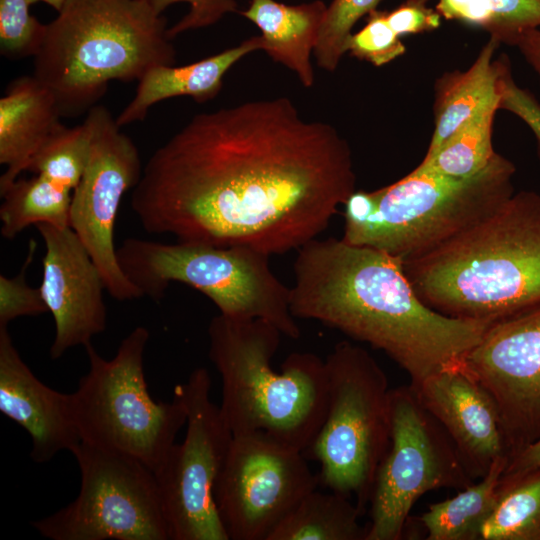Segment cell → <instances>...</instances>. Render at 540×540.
<instances>
[{
  "instance_id": "16",
  "label": "cell",
  "mask_w": 540,
  "mask_h": 540,
  "mask_svg": "<svg viewBox=\"0 0 540 540\" xmlns=\"http://www.w3.org/2000/svg\"><path fill=\"white\" fill-rule=\"evenodd\" d=\"M45 245L40 285L55 322L50 357L56 360L72 347L86 346L106 328L102 275L70 227L35 225Z\"/></svg>"
},
{
  "instance_id": "31",
  "label": "cell",
  "mask_w": 540,
  "mask_h": 540,
  "mask_svg": "<svg viewBox=\"0 0 540 540\" xmlns=\"http://www.w3.org/2000/svg\"><path fill=\"white\" fill-rule=\"evenodd\" d=\"M29 0H0V52L17 60L34 57L43 43L46 24L30 13Z\"/></svg>"
},
{
  "instance_id": "15",
  "label": "cell",
  "mask_w": 540,
  "mask_h": 540,
  "mask_svg": "<svg viewBox=\"0 0 540 540\" xmlns=\"http://www.w3.org/2000/svg\"><path fill=\"white\" fill-rule=\"evenodd\" d=\"M496 403L509 456L540 437V303L494 321L463 360Z\"/></svg>"
},
{
  "instance_id": "20",
  "label": "cell",
  "mask_w": 540,
  "mask_h": 540,
  "mask_svg": "<svg viewBox=\"0 0 540 540\" xmlns=\"http://www.w3.org/2000/svg\"><path fill=\"white\" fill-rule=\"evenodd\" d=\"M500 43L489 38L476 60L465 71L442 75L435 84V127L425 157L432 155L465 121L489 110H498L503 74L509 59H494Z\"/></svg>"
},
{
  "instance_id": "33",
  "label": "cell",
  "mask_w": 540,
  "mask_h": 540,
  "mask_svg": "<svg viewBox=\"0 0 540 540\" xmlns=\"http://www.w3.org/2000/svg\"><path fill=\"white\" fill-rule=\"evenodd\" d=\"M36 249L37 243L30 240L21 271L12 278L0 275V328H7L9 322L21 316H36L49 312L40 287L29 286L25 278Z\"/></svg>"
},
{
  "instance_id": "21",
  "label": "cell",
  "mask_w": 540,
  "mask_h": 540,
  "mask_svg": "<svg viewBox=\"0 0 540 540\" xmlns=\"http://www.w3.org/2000/svg\"><path fill=\"white\" fill-rule=\"evenodd\" d=\"M262 48V38L257 35L188 65L151 68L138 81L133 99L116 117L117 124L123 127L142 121L154 104L169 98L190 96L198 103L214 99L222 89L227 71L247 54Z\"/></svg>"
},
{
  "instance_id": "7",
  "label": "cell",
  "mask_w": 540,
  "mask_h": 540,
  "mask_svg": "<svg viewBox=\"0 0 540 540\" xmlns=\"http://www.w3.org/2000/svg\"><path fill=\"white\" fill-rule=\"evenodd\" d=\"M117 257L128 279L154 301L164 297L171 282H181L206 295L222 315L264 320L292 339L301 335L291 312L290 288L273 273L270 256L263 252L127 238L117 248Z\"/></svg>"
},
{
  "instance_id": "10",
  "label": "cell",
  "mask_w": 540,
  "mask_h": 540,
  "mask_svg": "<svg viewBox=\"0 0 540 540\" xmlns=\"http://www.w3.org/2000/svg\"><path fill=\"white\" fill-rule=\"evenodd\" d=\"M81 474L74 501L31 522L51 540H170L156 477L130 456L80 441L70 451Z\"/></svg>"
},
{
  "instance_id": "13",
  "label": "cell",
  "mask_w": 540,
  "mask_h": 540,
  "mask_svg": "<svg viewBox=\"0 0 540 540\" xmlns=\"http://www.w3.org/2000/svg\"><path fill=\"white\" fill-rule=\"evenodd\" d=\"M84 120L90 128V151L72 194L69 227L98 267L108 293L119 301L140 298L142 292L119 264L114 230L121 200L138 184L144 166L135 143L107 107L93 106Z\"/></svg>"
},
{
  "instance_id": "25",
  "label": "cell",
  "mask_w": 540,
  "mask_h": 540,
  "mask_svg": "<svg viewBox=\"0 0 540 540\" xmlns=\"http://www.w3.org/2000/svg\"><path fill=\"white\" fill-rule=\"evenodd\" d=\"M73 190L44 174L16 179L1 195V234L14 239L30 225L69 227Z\"/></svg>"
},
{
  "instance_id": "30",
  "label": "cell",
  "mask_w": 540,
  "mask_h": 540,
  "mask_svg": "<svg viewBox=\"0 0 540 540\" xmlns=\"http://www.w3.org/2000/svg\"><path fill=\"white\" fill-rule=\"evenodd\" d=\"M382 0H332L327 5L314 57L320 68L334 72L343 55L356 22L375 10Z\"/></svg>"
},
{
  "instance_id": "39",
  "label": "cell",
  "mask_w": 540,
  "mask_h": 540,
  "mask_svg": "<svg viewBox=\"0 0 540 540\" xmlns=\"http://www.w3.org/2000/svg\"><path fill=\"white\" fill-rule=\"evenodd\" d=\"M31 4L37 2H44L49 6L53 7L57 12L62 8L66 0H29Z\"/></svg>"
},
{
  "instance_id": "3",
  "label": "cell",
  "mask_w": 540,
  "mask_h": 540,
  "mask_svg": "<svg viewBox=\"0 0 540 540\" xmlns=\"http://www.w3.org/2000/svg\"><path fill=\"white\" fill-rule=\"evenodd\" d=\"M403 268L444 315L496 321L540 303V194L514 193L492 214Z\"/></svg>"
},
{
  "instance_id": "19",
  "label": "cell",
  "mask_w": 540,
  "mask_h": 540,
  "mask_svg": "<svg viewBox=\"0 0 540 540\" xmlns=\"http://www.w3.org/2000/svg\"><path fill=\"white\" fill-rule=\"evenodd\" d=\"M51 90L34 75L14 79L0 99V177L2 194L27 170L33 156L62 125Z\"/></svg>"
},
{
  "instance_id": "2",
  "label": "cell",
  "mask_w": 540,
  "mask_h": 540,
  "mask_svg": "<svg viewBox=\"0 0 540 540\" xmlns=\"http://www.w3.org/2000/svg\"><path fill=\"white\" fill-rule=\"evenodd\" d=\"M290 307L383 351L417 383L463 362L494 321L450 317L426 305L401 260L342 239L298 249Z\"/></svg>"
},
{
  "instance_id": "35",
  "label": "cell",
  "mask_w": 540,
  "mask_h": 540,
  "mask_svg": "<svg viewBox=\"0 0 540 540\" xmlns=\"http://www.w3.org/2000/svg\"><path fill=\"white\" fill-rule=\"evenodd\" d=\"M499 109L515 114L531 129L537 141L540 157V104L530 91L517 86L512 77L510 62L503 74Z\"/></svg>"
},
{
  "instance_id": "24",
  "label": "cell",
  "mask_w": 540,
  "mask_h": 540,
  "mask_svg": "<svg viewBox=\"0 0 540 540\" xmlns=\"http://www.w3.org/2000/svg\"><path fill=\"white\" fill-rule=\"evenodd\" d=\"M362 514L349 497L317 489L308 493L273 531L269 540H366Z\"/></svg>"
},
{
  "instance_id": "29",
  "label": "cell",
  "mask_w": 540,
  "mask_h": 540,
  "mask_svg": "<svg viewBox=\"0 0 540 540\" xmlns=\"http://www.w3.org/2000/svg\"><path fill=\"white\" fill-rule=\"evenodd\" d=\"M90 141L85 120L74 127L62 124L33 156L26 171L44 174L74 191L88 161Z\"/></svg>"
},
{
  "instance_id": "9",
  "label": "cell",
  "mask_w": 540,
  "mask_h": 540,
  "mask_svg": "<svg viewBox=\"0 0 540 540\" xmlns=\"http://www.w3.org/2000/svg\"><path fill=\"white\" fill-rule=\"evenodd\" d=\"M328 379L323 423L303 452L320 463L319 482L354 496L363 513L390 444L387 376L364 348L337 343L325 359Z\"/></svg>"
},
{
  "instance_id": "11",
  "label": "cell",
  "mask_w": 540,
  "mask_h": 540,
  "mask_svg": "<svg viewBox=\"0 0 540 540\" xmlns=\"http://www.w3.org/2000/svg\"><path fill=\"white\" fill-rule=\"evenodd\" d=\"M473 483L451 438L411 386L390 390V444L370 497L366 540H399L428 491Z\"/></svg>"
},
{
  "instance_id": "8",
  "label": "cell",
  "mask_w": 540,
  "mask_h": 540,
  "mask_svg": "<svg viewBox=\"0 0 540 540\" xmlns=\"http://www.w3.org/2000/svg\"><path fill=\"white\" fill-rule=\"evenodd\" d=\"M150 333L138 326L107 360L92 343L85 347L89 370L71 393L81 441L137 459L158 470L186 424V409L173 395L156 402L147 388L143 356Z\"/></svg>"
},
{
  "instance_id": "34",
  "label": "cell",
  "mask_w": 540,
  "mask_h": 540,
  "mask_svg": "<svg viewBox=\"0 0 540 540\" xmlns=\"http://www.w3.org/2000/svg\"><path fill=\"white\" fill-rule=\"evenodd\" d=\"M157 14L177 2H186L190 8L172 27L168 28V36L173 39L177 35L211 26L220 21L226 14L238 12L236 0H143Z\"/></svg>"
},
{
  "instance_id": "36",
  "label": "cell",
  "mask_w": 540,
  "mask_h": 540,
  "mask_svg": "<svg viewBox=\"0 0 540 540\" xmlns=\"http://www.w3.org/2000/svg\"><path fill=\"white\" fill-rule=\"evenodd\" d=\"M387 21L401 37L435 30L441 25V15L426 4L405 1L397 8L387 11Z\"/></svg>"
},
{
  "instance_id": "27",
  "label": "cell",
  "mask_w": 540,
  "mask_h": 540,
  "mask_svg": "<svg viewBox=\"0 0 540 540\" xmlns=\"http://www.w3.org/2000/svg\"><path fill=\"white\" fill-rule=\"evenodd\" d=\"M435 10L446 20L479 27L511 46L523 31L540 27V0H438Z\"/></svg>"
},
{
  "instance_id": "23",
  "label": "cell",
  "mask_w": 540,
  "mask_h": 540,
  "mask_svg": "<svg viewBox=\"0 0 540 540\" xmlns=\"http://www.w3.org/2000/svg\"><path fill=\"white\" fill-rule=\"evenodd\" d=\"M508 455L496 458L479 483H472L454 497L431 504L420 517L427 540H480L485 521L498 498Z\"/></svg>"
},
{
  "instance_id": "32",
  "label": "cell",
  "mask_w": 540,
  "mask_h": 540,
  "mask_svg": "<svg viewBox=\"0 0 540 540\" xmlns=\"http://www.w3.org/2000/svg\"><path fill=\"white\" fill-rule=\"evenodd\" d=\"M386 14L387 11L377 9L370 12L362 29L350 36L347 52L377 67L403 55L406 47L389 25Z\"/></svg>"
},
{
  "instance_id": "12",
  "label": "cell",
  "mask_w": 540,
  "mask_h": 540,
  "mask_svg": "<svg viewBox=\"0 0 540 540\" xmlns=\"http://www.w3.org/2000/svg\"><path fill=\"white\" fill-rule=\"evenodd\" d=\"M210 388L208 370L199 367L174 389L186 409V433L154 472L170 540H229L214 489L233 434Z\"/></svg>"
},
{
  "instance_id": "14",
  "label": "cell",
  "mask_w": 540,
  "mask_h": 540,
  "mask_svg": "<svg viewBox=\"0 0 540 540\" xmlns=\"http://www.w3.org/2000/svg\"><path fill=\"white\" fill-rule=\"evenodd\" d=\"M318 483L303 452L263 435L233 436L214 489L229 540H269Z\"/></svg>"
},
{
  "instance_id": "26",
  "label": "cell",
  "mask_w": 540,
  "mask_h": 540,
  "mask_svg": "<svg viewBox=\"0 0 540 540\" xmlns=\"http://www.w3.org/2000/svg\"><path fill=\"white\" fill-rule=\"evenodd\" d=\"M480 540H540V468L502 476L497 504Z\"/></svg>"
},
{
  "instance_id": "6",
  "label": "cell",
  "mask_w": 540,
  "mask_h": 540,
  "mask_svg": "<svg viewBox=\"0 0 540 540\" xmlns=\"http://www.w3.org/2000/svg\"><path fill=\"white\" fill-rule=\"evenodd\" d=\"M516 168L496 153L469 177L411 171L374 191H354L344 204L346 243L402 262L421 256L497 210L514 194Z\"/></svg>"
},
{
  "instance_id": "4",
  "label": "cell",
  "mask_w": 540,
  "mask_h": 540,
  "mask_svg": "<svg viewBox=\"0 0 540 540\" xmlns=\"http://www.w3.org/2000/svg\"><path fill=\"white\" fill-rule=\"evenodd\" d=\"M281 331L261 319L214 316L208 327L209 358L222 383L220 411L233 436L263 435L304 452L325 417V360L291 353L274 370Z\"/></svg>"
},
{
  "instance_id": "18",
  "label": "cell",
  "mask_w": 540,
  "mask_h": 540,
  "mask_svg": "<svg viewBox=\"0 0 540 540\" xmlns=\"http://www.w3.org/2000/svg\"><path fill=\"white\" fill-rule=\"evenodd\" d=\"M0 411L31 436L30 456L46 463L80 441L71 393L41 382L22 360L7 328H0Z\"/></svg>"
},
{
  "instance_id": "1",
  "label": "cell",
  "mask_w": 540,
  "mask_h": 540,
  "mask_svg": "<svg viewBox=\"0 0 540 540\" xmlns=\"http://www.w3.org/2000/svg\"><path fill=\"white\" fill-rule=\"evenodd\" d=\"M354 191L348 142L276 97L194 115L150 156L130 205L147 233L271 256L316 239Z\"/></svg>"
},
{
  "instance_id": "37",
  "label": "cell",
  "mask_w": 540,
  "mask_h": 540,
  "mask_svg": "<svg viewBox=\"0 0 540 540\" xmlns=\"http://www.w3.org/2000/svg\"><path fill=\"white\" fill-rule=\"evenodd\" d=\"M537 468H540V437L509 456L502 476H515Z\"/></svg>"
},
{
  "instance_id": "17",
  "label": "cell",
  "mask_w": 540,
  "mask_h": 540,
  "mask_svg": "<svg viewBox=\"0 0 540 540\" xmlns=\"http://www.w3.org/2000/svg\"><path fill=\"white\" fill-rule=\"evenodd\" d=\"M410 386L445 429L473 480L483 477L496 458L509 456L496 403L463 362Z\"/></svg>"
},
{
  "instance_id": "22",
  "label": "cell",
  "mask_w": 540,
  "mask_h": 540,
  "mask_svg": "<svg viewBox=\"0 0 540 540\" xmlns=\"http://www.w3.org/2000/svg\"><path fill=\"white\" fill-rule=\"evenodd\" d=\"M327 5L322 0L287 5L276 0H250L240 14L261 31L262 50L295 72L304 87L314 84V52Z\"/></svg>"
},
{
  "instance_id": "5",
  "label": "cell",
  "mask_w": 540,
  "mask_h": 540,
  "mask_svg": "<svg viewBox=\"0 0 540 540\" xmlns=\"http://www.w3.org/2000/svg\"><path fill=\"white\" fill-rule=\"evenodd\" d=\"M167 19L143 0H66L34 58L33 75L55 96L61 117L87 113L111 81H139L174 65Z\"/></svg>"
},
{
  "instance_id": "28",
  "label": "cell",
  "mask_w": 540,
  "mask_h": 540,
  "mask_svg": "<svg viewBox=\"0 0 540 540\" xmlns=\"http://www.w3.org/2000/svg\"><path fill=\"white\" fill-rule=\"evenodd\" d=\"M496 111H485L465 121L412 171L462 178L484 169L496 155L492 145Z\"/></svg>"
},
{
  "instance_id": "38",
  "label": "cell",
  "mask_w": 540,
  "mask_h": 540,
  "mask_svg": "<svg viewBox=\"0 0 540 540\" xmlns=\"http://www.w3.org/2000/svg\"><path fill=\"white\" fill-rule=\"evenodd\" d=\"M512 46H516L526 62L538 74L540 79V29H527L520 33ZM540 104V100L538 101Z\"/></svg>"
}]
</instances>
